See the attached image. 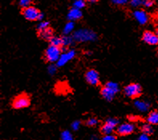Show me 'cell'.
Masks as SVG:
<instances>
[{
    "mask_svg": "<svg viewBox=\"0 0 158 140\" xmlns=\"http://www.w3.org/2000/svg\"><path fill=\"white\" fill-rule=\"evenodd\" d=\"M144 0H130L129 4L132 7H138V6H143L144 5Z\"/></svg>",
    "mask_w": 158,
    "mask_h": 140,
    "instance_id": "44dd1931",
    "label": "cell"
},
{
    "mask_svg": "<svg viewBox=\"0 0 158 140\" xmlns=\"http://www.w3.org/2000/svg\"><path fill=\"white\" fill-rule=\"evenodd\" d=\"M155 1L156 0H144V5L143 6H145V7H151L155 3Z\"/></svg>",
    "mask_w": 158,
    "mask_h": 140,
    "instance_id": "f546056e",
    "label": "cell"
},
{
    "mask_svg": "<svg viewBox=\"0 0 158 140\" xmlns=\"http://www.w3.org/2000/svg\"><path fill=\"white\" fill-rule=\"evenodd\" d=\"M124 95L129 98L134 99V98H139L142 94V87L139 83L136 82H132L128 84L124 88Z\"/></svg>",
    "mask_w": 158,
    "mask_h": 140,
    "instance_id": "277c9868",
    "label": "cell"
},
{
    "mask_svg": "<svg viewBox=\"0 0 158 140\" xmlns=\"http://www.w3.org/2000/svg\"><path fill=\"white\" fill-rule=\"evenodd\" d=\"M133 17L136 20V22L140 25L146 24L148 21V15L143 10H136L133 12Z\"/></svg>",
    "mask_w": 158,
    "mask_h": 140,
    "instance_id": "4fadbf2b",
    "label": "cell"
},
{
    "mask_svg": "<svg viewBox=\"0 0 158 140\" xmlns=\"http://www.w3.org/2000/svg\"><path fill=\"white\" fill-rule=\"evenodd\" d=\"M21 14L28 21L35 22L43 18L42 12L34 6H30L21 10Z\"/></svg>",
    "mask_w": 158,
    "mask_h": 140,
    "instance_id": "7a4b0ae2",
    "label": "cell"
},
{
    "mask_svg": "<svg viewBox=\"0 0 158 140\" xmlns=\"http://www.w3.org/2000/svg\"><path fill=\"white\" fill-rule=\"evenodd\" d=\"M73 27H74V25H73V22H69L68 23H67V25L65 26L64 30V34H68V33H70L72 30V29H73Z\"/></svg>",
    "mask_w": 158,
    "mask_h": 140,
    "instance_id": "d4e9b609",
    "label": "cell"
},
{
    "mask_svg": "<svg viewBox=\"0 0 158 140\" xmlns=\"http://www.w3.org/2000/svg\"><path fill=\"white\" fill-rule=\"evenodd\" d=\"M80 125H81V122L80 121H74V122L72 123V129L73 130H78L80 127Z\"/></svg>",
    "mask_w": 158,
    "mask_h": 140,
    "instance_id": "83f0119b",
    "label": "cell"
},
{
    "mask_svg": "<svg viewBox=\"0 0 158 140\" xmlns=\"http://www.w3.org/2000/svg\"><path fill=\"white\" fill-rule=\"evenodd\" d=\"M135 107L140 112H147L150 108V103L144 100H136L134 102Z\"/></svg>",
    "mask_w": 158,
    "mask_h": 140,
    "instance_id": "5bb4252c",
    "label": "cell"
},
{
    "mask_svg": "<svg viewBox=\"0 0 158 140\" xmlns=\"http://www.w3.org/2000/svg\"><path fill=\"white\" fill-rule=\"evenodd\" d=\"M64 38V47H68L72 44V38H70V37H68V36H64L63 37Z\"/></svg>",
    "mask_w": 158,
    "mask_h": 140,
    "instance_id": "4316f807",
    "label": "cell"
},
{
    "mask_svg": "<svg viewBox=\"0 0 158 140\" xmlns=\"http://www.w3.org/2000/svg\"><path fill=\"white\" fill-rule=\"evenodd\" d=\"M60 140H74V138L69 130H64L60 134Z\"/></svg>",
    "mask_w": 158,
    "mask_h": 140,
    "instance_id": "d6986e66",
    "label": "cell"
},
{
    "mask_svg": "<svg viewBox=\"0 0 158 140\" xmlns=\"http://www.w3.org/2000/svg\"><path fill=\"white\" fill-rule=\"evenodd\" d=\"M31 4L32 0H20L19 2V5L22 9L31 6Z\"/></svg>",
    "mask_w": 158,
    "mask_h": 140,
    "instance_id": "7402d4cb",
    "label": "cell"
},
{
    "mask_svg": "<svg viewBox=\"0 0 158 140\" xmlns=\"http://www.w3.org/2000/svg\"><path fill=\"white\" fill-rule=\"evenodd\" d=\"M138 140H149V137H148V134L142 133L138 137Z\"/></svg>",
    "mask_w": 158,
    "mask_h": 140,
    "instance_id": "1f68e13d",
    "label": "cell"
},
{
    "mask_svg": "<svg viewBox=\"0 0 158 140\" xmlns=\"http://www.w3.org/2000/svg\"><path fill=\"white\" fill-rule=\"evenodd\" d=\"M129 119H130L131 121H135V119H136V117H135V116H130V117H129Z\"/></svg>",
    "mask_w": 158,
    "mask_h": 140,
    "instance_id": "e575fe53",
    "label": "cell"
},
{
    "mask_svg": "<svg viewBox=\"0 0 158 140\" xmlns=\"http://www.w3.org/2000/svg\"><path fill=\"white\" fill-rule=\"evenodd\" d=\"M74 39L77 42H89L93 41L96 38L94 32L88 30H80L74 34Z\"/></svg>",
    "mask_w": 158,
    "mask_h": 140,
    "instance_id": "8992f818",
    "label": "cell"
},
{
    "mask_svg": "<svg viewBox=\"0 0 158 140\" xmlns=\"http://www.w3.org/2000/svg\"><path fill=\"white\" fill-rule=\"evenodd\" d=\"M49 42H50V45L55 46L56 47H59L60 49L64 48V38H63V37L54 36Z\"/></svg>",
    "mask_w": 158,
    "mask_h": 140,
    "instance_id": "e0dca14e",
    "label": "cell"
},
{
    "mask_svg": "<svg viewBox=\"0 0 158 140\" xmlns=\"http://www.w3.org/2000/svg\"><path fill=\"white\" fill-rule=\"evenodd\" d=\"M135 130V125L131 122H124V123L118 125L116 128V132L119 135L126 136L129 135L133 133Z\"/></svg>",
    "mask_w": 158,
    "mask_h": 140,
    "instance_id": "30bf717a",
    "label": "cell"
},
{
    "mask_svg": "<svg viewBox=\"0 0 158 140\" xmlns=\"http://www.w3.org/2000/svg\"><path fill=\"white\" fill-rule=\"evenodd\" d=\"M140 129H141L142 133L148 134V135H150V134H152V133H153V127H152V125H151V124L149 123L143 124L142 126H141V127H140Z\"/></svg>",
    "mask_w": 158,
    "mask_h": 140,
    "instance_id": "ac0fdd59",
    "label": "cell"
},
{
    "mask_svg": "<svg viewBox=\"0 0 158 140\" xmlns=\"http://www.w3.org/2000/svg\"><path fill=\"white\" fill-rule=\"evenodd\" d=\"M31 105V98L27 94H20L17 95L12 101V106L15 109H23Z\"/></svg>",
    "mask_w": 158,
    "mask_h": 140,
    "instance_id": "5b68a950",
    "label": "cell"
},
{
    "mask_svg": "<svg viewBox=\"0 0 158 140\" xmlns=\"http://www.w3.org/2000/svg\"><path fill=\"white\" fill-rule=\"evenodd\" d=\"M86 6V1L85 0H76L73 3V7L77 8L79 10H81Z\"/></svg>",
    "mask_w": 158,
    "mask_h": 140,
    "instance_id": "ffe728a7",
    "label": "cell"
},
{
    "mask_svg": "<svg viewBox=\"0 0 158 140\" xmlns=\"http://www.w3.org/2000/svg\"><path fill=\"white\" fill-rule=\"evenodd\" d=\"M49 25H50V22H47V21H42V22H40V24L37 26V30H43V29H45V28L49 27Z\"/></svg>",
    "mask_w": 158,
    "mask_h": 140,
    "instance_id": "cb8c5ba5",
    "label": "cell"
},
{
    "mask_svg": "<svg viewBox=\"0 0 158 140\" xmlns=\"http://www.w3.org/2000/svg\"><path fill=\"white\" fill-rule=\"evenodd\" d=\"M141 39L143 42L150 46H156L158 44L157 34L151 30H145L143 32Z\"/></svg>",
    "mask_w": 158,
    "mask_h": 140,
    "instance_id": "9c48e42d",
    "label": "cell"
},
{
    "mask_svg": "<svg viewBox=\"0 0 158 140\" xmlns=\"http://www.w3.org/2000/svg\"><path fill=\"white\" fill-rule=\"evenodd\" d=\"M61 50L62 49H60V48L50 45L44 51V59L46 60L48 62H50V63H55L56 62H56H58L60 56L62 54Z\"/></svg>",
    "mask_w": 158,
    "mask_h": 140,
    "instance_id": "3957f363",
    "label": "cell"
},
{
    "mask_svg": "<svg viewBox=\"0 0 158 140\" xmlns=\"http://www.w3.org/2000/svg\"><path fill=\"white\" fill-rule=\"evenodd\" d=\"M97 123H98V120L94 117L89 118L86 121V125L88 126H95L97 125Z\"/></svg>",
    "mask_w": 158,
    "mask_h": 140,
    "instance_id": "603a6c76",
    "label": "cell"
},
{
    "mask_svg": "<svg viewBox=\"0 0 158 140\" xmlns=\"http://www.w3.org/2000/svg\"><path fill=\"white\" fill-rule=\"evenodd\" d=\"M85 1L88 2H91V3H95V2H97L100 0H85Z\"/></svg>",
    "mask_w": 158,
    "mask_h": 140,
    "instance_id": "d6a6232c",
    "label": "cell"
},
{
    "mask_svg": "<svg viewBox=\"0 0 158 140\" xmlns=\"http://www.w3.org/2000/svg\"><path fill=\"white\" fill-rule=\"evenodd\" d=\"M83 17V14L81 10H79L77 8L72 7L68 14V19L71 21H76V20L81 19Z\"/></svg>",
    "mask_w": 158,
    "mask_h": 140,
    "instance_id": "9a60e30c",
    "label": "cell"
},
{
    "mask_svg": "<svg viewBox=\"0 0 158 140\" xmlns=\"http://www.w3.org/2000/svg\"><path fill=\"white\" fill-rule=\"evenodd\" d=\"M147 122L151 125H157L158 124V110L151 111L147 116Z\"/></svg>",
    "mask_w": 158,
    "mask_h": 140,
    "instance_id": "2e32d148",
    "label": "cell"
},
{
    "mask_svg": "<svg viewBox=\"0 0 158 140\" xmlns=\"http://www.w3.org/2000/svg\"><path fill=\"white\" fill-rule=\"evenodd\" d=\"M119 121L117 118H109L105 121L104 124L101 126V132L104 135L112 134L117 126H118Z\"/></svg>",
    "mask_w": 158,
    "mask_h": 140,
    "instance_id": "52a82bcc",
    "label": "cell"
},
{
    "mask_svg": "<svg viewBox=\"0 0 158 140\" xmlns=\"http://www.w3.org/2000/svg\"><path fill=\"white\" fill-rule=\"evenodd\" d=\"M120 90V86L116 82H108L100 90V94L105 100L110 102L114 99L115 96Z\"/></svg>",
    "mask_w": 158,
    "mask_h": 140,
    "instance_id": "6da1fadb",
    "label": "cell"
},
{
    "mask_svg": "<svg viewBox=\"0 0 158 140\" xmlns=\"http://www.w3.org/2000/svg\"><path fill=\"white\" fill-rule=\"evenodd\" d=\"M129 1L130 0H112V2L116 6H123L129 2Z\"/></svg>",
    "mask_w": 158,
    "mask_h": 140,
    "instance_id": "484cf974",
    "label": "cell"
},
{
    "mask_svg": "<svg viewBox=\"0 0 158 140\" xmlns=\"http://www.w3.org/2000/svg\"><path fill=\"white\" fill-rule=\"evenodd\" d=\"M37 34H38L39 38H40L41 39L50 42L52 38L54 37V30L52 27L49 26V27L43 29V30H37Z\"/></svg>",
    "mask_w": 158,
    "mask_h": 140,
    "instance_id": "7c38bea8",
    "label": "cell"
},
{
    "mask_svg": "<svg viewBox=\"0 0 158 140\" xmlns=\"http://www.w3.org/2000/svg\"><path fill=\"white\" fill-rule=\"evenodd\" d=\"M56 67L57 66L56 65H54V64H51L49 67H48V73L50 74H54L56 72Z\"/></svg>",
    "mask_w": 158,
    "mask_h": 140,
    "instance_id": "f1b7e54d",
    "label": "cell"
},
{
    "mask_svg": "<svg viewBox=\"0 0 158 140\" xmlns=\"http://www.w3.org/2000/svg\"><path fill=\"white\" fill-rule=\"evenodd\" d=\"M156 34H157V36H158V29H157V30H156Z\"/></svg>",
    "mask_w": 158,
    "mask_h": 140,
    "instance_id": "d590c367",
    "label": "cell"
},
{
    "mask_svg": "<svg viewBox=\"0 0 158 140\" xmlns=\"http://www.w3.org/2000/svg\"><path fill=\"white\" fill-rule=\"evenodd\" d=\"M86 82L92 86H98L100 84V74L95 69H90L87 70L84 74Z\"/></svg>",
    "mask_w": 158,
    "mask_h": 140,
    "instance_id": "ba28073f",
    "label": "cell"
},
{
    "mask_svg": "<svg viewBox=\"0 0 158 140\" xmlns=\"http://www.w3.org/2000/svg\"><path fill=\"white\" fill-rule=\"evenodd\" d=\"M76 52L75 50H69L68 51H65L62 53L61 56H60V59L57 62H56V66H64V65H66L68 62L72 61L73 58L76 57Z\"/></svg>",
    "mask_w": 158,
    "mask_h": 140,
    "instance_id": "8fae6325",
    "label": "cell"
},
{
    "mask_svg": "<svg viewBox=\"0 0 158 140\" xmlns=\"http://www.w3.org/2000/svg\"><path fill=\"white\" fill-rule=\"evenodd\" d=\"M91 140H99L98 137L96 135H93L92 136V138H91Z\"/></svg>",
    "mask_w": 158,
    "mask_h": 140,
    "instance_id": "836d02e7",
    "label": "cell"
},
{
    "mask_svg": "<svg viewBox=\"0 0 158 140\" xmlns=\"http://www.w3.org/2000/svg\"><path fill=\"white\" fill-rule=\"evenodd\" d=\"M102 140H117V138L113 134H108V135H104L102 138Z\"/></svg>",
    "mask_w": 158,
    "mask_h": 140,
    "instance_id": "4dcf8cb0",
    "label": "cell"
}]
</instances>
